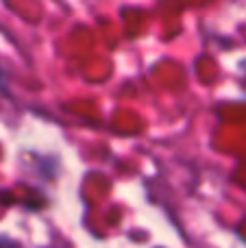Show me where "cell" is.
Listing matches in <instances>:
<instances>
[{
	"label": "cell",
	"instance_id": "1",
	"mask_svg": "<svg viewBox=\"0 0 246 248\" xmlns=\"http://www.w3.org/2000/svg\"><path fill=\"white\" fill-rule=\"evenodd\" d=\"M0 248H17L15 244H7V246H0Z\"/></svg>",
	"mask_w": 246,
	"mask_h": 248
}]
</instances>
